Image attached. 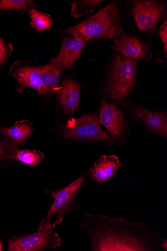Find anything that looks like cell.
<instances>
[{"mask_svg": "<svg viewBox=\"0 0 167 251\" xmlns=\"http://www.w3.org/2000/svg\"><path fill=\"white\" fill-rule=\"evenodd\" d=\"M160 35L164 45V51L166 55L167 51V21H164L160 28Z\"/></svg>", "mask_w": 167, "mask_h": 251, "instance_id": "cell-22", "label": "cell"}, {"mask_svg": "<svg viewBox=\"0 0 167 251\" xmlns=\"http://www.w3.org/2000/svg\"><path fill=\"white\" fill-rule=\"evenodd\" d=\"M165 9V6L159 2L136 1L133 14L139 29L142 31L152 30L164 14Z\"/></svg>", "mask_w": 167, "mask_h": 251, "instance_id": "cell-7", "label": "cell"}, {"mask_svg": "<svg viewBox=\"0 0 167 251\" xmlns=\"http://www.w3.org/2000/svg\"><path fill=\"white\" fill-rule=\"evenodd\" d=\"M51 221L44 220L36 233L12 239L9 241L8 250L37 251L61 247V239L57 233L53 232Z\"/></svg>", "mask_w": 167, "mask_h": 251, "instance_id": "cell-4", "label": "cell"}, {"mask_svg": "<svg viewBox=\"0 0 167 251\" xmlns=\"http://www.w3.org/2000/svg\"><path fill=\"white\" fill-rule=\"evenodd\" d=\"M81 85L69 78L65 79L58 94L60 102L68 115H73L79 105Z\"/></svg>", "mask_w": 167, "mask_h": 251, "instance_id": "cell-14", "label": "cell"}, {"mask_svg": "<svg viewBox=\"0 0 167 251\" xmlns=\"http://www.w3.org/2000/svg\"><path fill=\"white\" fill-rule=\"evenodd\" d=\"M119 39L114 40V47L125 57L137 60L147 56L148 46L139 38L123 33Z\"/></svg>", "mask_w": 167, "mask_h": 251, "instance_id": "cell-10", "label": "cell"}, {"mask_svg": "<svg viewBox=\"0 0 167 251\" xmlns=\"http://www.w3.org/2000/svg\"><path fill=\"white\" fill-rule=\"evenodd\" d=\"M32 3L25 0H1L0 1V11L18 10L25 11L27 9V5Z\"/></svg>", "mask_w": 167, "mask_h": 251, "instance_id": "cell-20", "label": "cell"}, {"mask_svg": "<svg viewBox=\"0 0 167 251\" xmlns=\"http://www.w3.org/2000/svg\"><path fill=\"white\" fill-rule=\"evenodd\" d=\"M87 42L75 36L65 39L62 43L59 55L52 60V62L62 69L66 68L71 69L80 56Z\"/></svg>", "mask_w": 167, "mask_h": 251, "instance_id": "cell-8", "label": "cell"}, {"mask_svg": "<svg viewBox=\"0 0 167 251\" xmlns=\"http://www.w3.org/2000/svg\"><path fill=\"white\" fill-rule=\"evenodd\" d=\"M137 61L116 54L108 81V91L112 98L120 100L131 92L135 86Z\"/></svg>", "mask_w": 167, "mask_h": 251, "instance_id": "cell-3", "label": "cell"}, {"mask_svg": "<svg viewBox=\"0 0 167 251\" xmlns=\"http://www.w3.org/2000/svg\"><path fill=\"white\" fill-rule=\"evenodd\" d=\"M104 1H77L72 3L71 13L78 18L85 14L93 13L95 8L101 7Z\"/></svg>", "mask_w": 167, "mask_h": 251, "instance_id": "cell-19", "label": "cell"}, {"mask_svg": "<svg viewBox=\"0 0 167 251\" xmlns=\"http://www.w3.org/2000/svg\"><path fill=\"white\" fill-rule=\"evenodd\" d=\"M44 156V153L39 151L18 150L13 157L33 168L42 162Z\"/></svg>", "mask_w": 167, "mask_h": 251, "instance_id": "cell-17", "label": "cell"}, {"mask_svg": "<svg viewBox=\"0 0 167 251\" xmlns=\"http://www.w3.org/2000/svg\"><path fill=\"white\" fill-rule=\"evenodd\" d=\"M2 247H3L2 243L1 242H0V251H2Z\"/></svg>", "mask_w": 167, "mask_h": 251, "instance_id": "cell-25", "label": "cell"}, {"mask_svg": "<svg viewBox=\"0 0 167 251\" xmlns=\"http://www.w3.org/2000/svg\"><path fill=\"white\" fill-rule=\"evenodd\" d=\"M134 115L144 121L146 126L152 131L167 137V118L165 112L149 111L141 108H135Z\"/></svg>", "mask_w": 167, "mask_h": 251, "instance_id": "cell-15", "label": "cell"}, {"mask_svg": "<svg viewBox=\"0 0 167 251\" xmlns=\"http://www.w3.org/2000/svg\"><path fill=\"white\" fill-rule=\"evenodd\" d=\"M86 176V175H83L67 187L52 192L54 201L44 220H52L56 216V221L52 223L53 228L60 226L65 216L73 211L76 196L84 184Z\"/></svg>", "mask_w": 167, "mask_h": 251, "instance_id": "cell-6", "label": "cell"}, {"mask_svg": "<svg viewBox=\"0 0 167 251\" xmlns=\"http://www.w3.org/2000/svg\"><path fill=\"white\" fill-rule=\"evenodd\" d=\"M83 229L94 251H161L160 235L144 223L101 214L84 217Z\"/></svg>", "mask_w": 167, "mask_h": 251, "instance_id": "cell-1", "label": "cell"}, {"mask_svg": "<svg viewBox=\"0 0 167 251\" xmlns=\"http://www.w3.org/2000/svg\"><path fill=\"white\" fill-rule=\"evenodd\" d=\"M37 70L47 94L57 91L61 77L62 68L51 62L37 67Z\"/></svg>", "mask_w": 167, "mask_h": 251, "instance_id": "cell-16", "label": "cell"}, {"mask_svg": "<svg viewBox=\"0 0 167 251\" xmlns=\"http://www.w3.org/2000/svg\"><path fill=\"white\" fill-rule=\"evenodd\" d=\"M29 13L32 20V27L40 32L51 28L53 20L50 15L39 12L35 8L31 9Z\"/></svg>", "mask_w": 167, "mask_h": 251, "instance_id": "cell-18", "label": "cell"}, {"mask_svg": "<svg viewBox=\"0 0 167 251\" xmlns=\"http://www.w3.org/2000/svg\"><path fill=\"white\" fill-rule=\"evenodd\" d=\"M9 75L18 82V91L21 93L27 87L37 90L40 95H47L45 87L41 80L37 67H22L17 68Z\"/></svg>", "mask_w": 167, "mask_h": 251, "instance_id": "cell-13", "label": "cell"}, {"mask_svg": "<svg viewBox=\"0 0 167 251\" xmlns=\"http://www.w3.org/2000/svg\"><path fill=\"white\" fill-rule=\"evenodd\" d=\"M9 51L8 45L6 44L4 39L0 37V65L4 63L8 59L10 54Z\"/></svg>", "mask_w": 167, "mask_h": 251, "instance_id": "cell-21", "label": "cell"}, {"mask_svg": "<svg viewBox=\"0 0 167 251\" xmlns=\"http://www.w3.org/2000/svg\"><path fill=\"white\" fill-rule=\"evenodd\" d=\"M99 121L100 125L107 128L114 140L123 134L125 121L121 110L115 105L104 100L100 107Z\"/></svg>", "mask_w": 167, "mask_h": 251, "instance_id": "cell-9", "label": "cell"}, {"mask_svg": "<svg viewBox=\"0 0 167 251\" xmlns=\"http://www.w3.org/2000/svg\"><path fill=\"white\" fill-rule=\"evenodd\" d=\"M122 28L119 11L115 2H111L97 14L66 31L88 42L95 39L120 38Z\"/></svg>", "mask_w": 167, "mask_h": 251, "instance_id": "cell-2", "label": "cell"}, {"mask_svg": "<svg viewBox=\"0 0 167 251\" xmlns=\"http://www.w3.org/2000/svg\"><path fill=\"white\" fill-rule=\"evenodd\" d=\"M33 131L32 124L27 121L17 122L10 128L0 127V133L5 138V144L14 154L18 150V146H25Z\"/></svg>", "mask_w": 167, "mask_h": 251, "instance_id": "cell-11", "label": "cell"}, {"mask_svg": "<svg viewBox=\"0 0 167 251\" xmlns=\"http://www.w3.org/2000/svg\"><path fill=\"white\" fill-rule=\"evenodd\" d=\"M162 247L163 251H167V242L166 239H164L163 242L162 243Z\"/></svg>", "mask_w": 167, "mask_h": 251, "instance_id": "cell-24", "label": "cell"}, {"mask_svg": "<svg viewBox=\"0 0 167 251\" xmlns=\"http://www.w3.org/2000/svg\"><path fill=\"white\" fill-rule=\"evenodd\" d=\"M121 166L120 161L116 155H102L91 168V178L102 184L113 177Z\"/></svg>", "mask_w": 167, "mask_h": 251, "instance_id": "cell-12", "label": "cell"}, {"mask_svg": "<svg viewBox=\"0 0 167 251\" xmlns=\"http://www.w3.org/2000/svg\"><path fill=\"white\" fill-rule=\"evenodd\" d=\"M7 147L8 148L5 143L0 142V160L5 157Z\"/></svg>", "mask_w": 167, "mask_h": 251, "instance_id": "cell-23", "label": "cell"}, {"mask_svg": "<svg viewBox=\"0 0 167 251\" xmlns=\"http://www.w3.org/2000/svg\"><path fill=\"white\" fill-rule=\"evenodd\" d=\"M65 139L100 142H113L101 127L99 119L94 115L83 116L69 120L62 129Z\"/></svg>", "mask_w": 167, "mask_h": 251, "instance_id": "cell-5", "label": "cell"}]
</instances>
